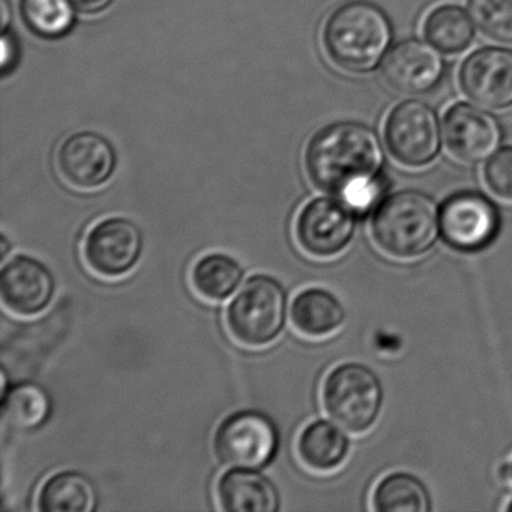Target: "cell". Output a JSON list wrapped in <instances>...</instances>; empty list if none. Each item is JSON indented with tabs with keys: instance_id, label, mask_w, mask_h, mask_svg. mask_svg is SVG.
<instances>
[{
	"instance_id": "cell-15",
	"label": "cell",
	"mask_w": 512,
	"mask_h": 512,
	"mask_svg": "<svg viewBox=\"0 0 512 512\" xmlns=\"http://www.w3.org/2000/svg\"><path fill=\"white\" fill-rule=\"evenodd\" d=\"M443 70L436 47L416 40L397 44L383 62V76L389 88L404 95L425 94L436 88Z\"/></svg>"
},
{
	"instance_id": "cell-18",
	"label": "cell",
	"mask_w": 512,
	"mask_h": 512,
	"mask_svg": "<svg viewBox=\"0 0 512 512\" xmlns=\"http://www.w3.org/2000/svg\"><path fill=\"white\" fill-rule=\"evenodd\" d=\"M343 430L337 422L332 424L326 419L310 422L296 442V451L304 466L320 473L338 469L350 452V440Z\"/></svg>"
},
{
	"instance_id": "cell-13",
	"label": "cell",
	"mask_w": 512,
	"mask_h": 512,
	"mask_svg": "<svg viewBox=\"0 0 512 512\" xmlns=\"http://www.w3.org/2000/svg\"><path fill=\"white\" fill-rule=\"evenodd\" d=\"M58 169L71 187L97 190L112 178L116 169V154L112 145L98 134H74L59 148Z\"/></svg>"
},
{
	"instance_id": "cell-9",
	"label": "cell",
	"mask_w": 512,
	"mask_h": 512,
	"mask_svg": "<svg viewBox=\"0 0 512 512\" xmlns=\"http://www.w3.org/2000/svg\"><path fill=\"white\" fill-rule=\"evenodd\" d=\"M385 142L392 157L403 166H427L440 149L436 113L421 101L398 104L386 119Z\"/></svg>"
},
{
	"instance_id": "cell-2",
	"label": "cell",
	"mask_w": 512,
	"mask_h": 512,
	"mask_svg": "<svg viewBox=\"0 0 512 512\" xmlns=\"http://www.w3.org/2000/svg\"><path fill=\"white\" fill-rule=\"evenodd\" d=\"M370 230L374 244L389 257L419 259L436 245L440 211L421 191H398L374 209Z\"/></svg>"
},
{
	"instance_id": "cell-12",
	"label": "cell",
	"mask_w": 512,
	"mask_h": 512,
	"mask_svg": "<svg viewBox=\"0 0 512 512\" xmlns=\"http://www.w3.org/2000/svg\"><path fill=\"white\" fill-rule=\"evenodd\" d=\"M443 140L464 163H481L496 152L502 131L493 116L470 104H454L443 116Z\"/></svg>"
},
{
	"instance_id": "cell-31",
	"label": "cell",
	"mask_w": 512,
	"mask_h": 512,
	"mask_svg": "<svg viewBox=\"0 0 512 512\" xmlns=\"http://www.w3.org/2000/svg\"><path fill=\"white\" fill-rule=\"evenodd\" d=\"M505 511H506V512H512V499H511V500H509V502H508V503H506Z\"/></svg>"
},
{
	"instance_id": "cell-16",
	"label": "cell",
	"mask_w": 512,
	"mask_h": 512,
	"mask_svg": "<svg viewBox=\"0 0 512 512\" xmlns=\"http://www.w3.org/2000/svg\"><path fill=\"white\" fill-rule=\"evenodd\" d=\"M221 509L227 512H277L280 493L269 476L257 469L232 467L217 482Z\"/></svg>"
},
{
	"instance_id": "cell-14",
	"label": "cell",
	"mask_w": 512,
	"mask_h": 512,
	"mask_svg": "<svg viewBox=\"0 0 512 512\" xmlns=\"http://www.w3.org/2000/svg\"><path fill=\"white\" fill-rule=\"evenodd\" d=\"M464 94L491 110L512 106V52L482 49L464 61L460 71Z\"/></svg>"
},
{
	"instance_id": "cell-11",
	"label": "cell",
	"mask_w": 512,
	"mask_h": 512,
	"mask_svg": "<svg viewBox=\"0 0 512 512\" xmlns=\"http://www.w3.org/2000/svg\"><path fill=\"white\" fill-rule=\"evenodd\" d=\"M56 281L49 266L32 256L11 257L0 272V298L11 313L34 317L55 298Z\"/></svg>"
},
{
	"instance_id": "cell-27",
	"label": "cell",
	"mask_w": 512,
	"mask_h": 512,
	"mask_svg": "<svg viewBox=\"0 0 512 512\" xmlns=\"http://www.w3.org/2000/svg\"><path fill=\"white\" fill-rule=\"evenodd\" d=\"M74 8L85 14H97L106 10L113 0H70Z\"/></svg>"
},
{
	"instance_id": "cell-6",
	"label": "cell",
	"mask_w": 512,
	"mask_h": 512,
	"mask_svg": "<svg viewBox=\"0 0 512 512\" xmlns=\"http://www.w3.org/2000/svg\"><path fill=\"white\" fill-rule=\"evenodd\" d=\"M278 430L259 410H238L224 418L214 434L215 455L230 467L262 469L278 451Z\"/></svg>"
},
{
	"instance_id": "cell-10",
	"label": "cell",
	"mask_w": 512,
	"mask_h": 512,
	"mask_svg": "<svg viewBox=\"0 0 512 512\" xmlns=\"http://www.w3.org/2000/svg\"><path fill=\"white\" fill-rule=\"evenodd\" d=\"M143 248L145 236L134 221L110 217L89 230L83 256L89 269L100 277L121 278L136 268Z\"/></svg>"
},
{
	"instance_id": "cell-29",
	"label": "cell",
	"mask_w": 512,
	"mask_h": 512,
	"mask_svg": "<svg viewBox=\"0 0 512 512\" xmlns=\"http://www.w3.org/2000/svg\"><path fill=\"white\" fill-rule=\"evenodd\" d=\"M499 478L502 481H512L511 463H502L499 467Z\"/></svg>"
},
{
	"instance_id": "cell-1",
	"label": "cell",
	"mask_w": 512,
	"mask_h": 512,
	"mask_svg": "<svg viewBox=\"0 0 512 512\" xmlns=\"http://www.w3.org/2000/svg\"><path fill=\"white\" fill-rule=\"evenodd\" d=\"M383 151L376 133L359 124L320 130L305 149V169L323 193L346 202L359 218L382 199Z\"/></svg>"
},
{
	"instance_id": "cell-5",
	"label": "cell",
	"mask_w": 512,
	"mask_h": 512,
	"mask_svg": "<svg viewBox=\"0 0 512 512\" xmlns=\"http://www.w3.org/2000/svg\"><path fill=\"white\" fill-rule=\"evenodd\" d=\"M383 397L377 374L359 362L332 368L322 386V403L329 418L353 434L373 428L382 412Z\"/></svg>"
},
{
	"instance_id": "cell-24",
	"label": "cell",
	"mask_w": 512,
	"mask_h": 512,
	"mask_svg": "<svg viewBox=\"0 0 512 512\" xmlns=\"http://www.w3.org/2000/svg\"><path fill=\"white\" fill-rule=\"evenodd\" d=\"M22 14L26 26L46 40L64 37L74 25L70 0H23Z\"/></svg>"
},
{
	"instance_id": "cell-8",
	"label": "cell",
	"mask_w": 512,
	"mask_h": 512,
	"mask_svg": "<svg viewBox=\"0 0 512 512\" xmlns=\"http://www.w3.org/2000/svg\"><path fill=\"white\" fill-rule=\"evenodd\" d=\"M358 220L356 212L338 197H317L305 203L296 217V241L308 256L332 259L347 250Z\"/></svg>"
},
{
	"instance_id": "cell-20",
	"label": "cell",
	"mask_w": 512,
	"mask_h": 512,
	"mask_svg": "<svg viewBox=\"0 0 512 512\" xmlns=\"http://www.w3.org/2000/svg\"><path fill=\"white\" fill-rule=\"evenodd\" d=\"M242 278L241 263L224 253L205 254L191 269V284L206 301H226L241 286Z\"/></svg>"
},
{
	"instance_id": "cell-4",
	"label": "cell",
	"mask_w": 512,
	"mask_h": 512,
	"mask_svg": "<svg viewBox=\"0 0 512 512\" xmlns=\"http://www.w3.org/2000/svg\"><path fill=\"white\" fill-rule=\"evenodd\" d=\"M286 320V289L266 274L251 275L226 310L230 335L247 347H265L277 340Z\"/></svg>"
},
{
	"instance_id": "cell-23",
	"label": "cell",
	"mask_w": 512,
	"mask_h": 512,
	"mask_svg": "<svg viewBox=\"0 0 512 512\" xmlns=\"http://www.w3.org/2000/svg\"><path fill=\"white\" fill-rule=\"evenodd\" d=\"M52 401L49 394L35 383L11 386L2 400L5 425L16 431L35 430L49 419Z\"/></svg>"
},
{
	"instance_id": "cell-22",
	"label": "cell",
	"mask_w": 512,
	"mask_h": 512,
	"mask_svg": "<svg viewBox=\"0 0 512 512\" xmlns=\"http://www.w3.org/2000/svg\"><path fill=\"white\" fill-rule=\"evenodd\" d=\"M472 20L457 5H440L425 19V40L445 55H457L472 44L475 37Z\"/></svg>"
},
{
	"instance_id": "cell-25",
	"label": "cell",
	"mask_w": 512,
	"mask_h": 512,
	"mask_svg": "<svg viewBox=\"0 0 512 512\" xmlns=\"http://www.w3.org/2000/svg\"><path fill=\"white\" fill-rule=\"evenodd\" d=\"M469 13L482 34L512 43V0H469Z\"/></svg>"
},
{
	"instance_id": "cell-7",
	"label": "cell",
	"mask_w": 512,
	"mask_h": 512,
	"mask_svg": "<svg viewBox=\"0 0 512 512\" xmlns=\"http://www.w3.org/2000/svg\"><path fill=\"white\" fill-rule=\"evenodd\" d=\"M502 215L493 200L476 191L452 194L440 208V235L452 250L475 254L494 244Z\"/></svg>"
},
{
	"instance_id": "cell-30",
	"label": "cell",
	"mask_w": 512,
	"mask_h": 512,
	"mask_svg": "<svg viewBox=\"0 0 512 512\" xmlns=\"http://www.w3.org/2000/svg\"><path fill=\"white\" fill-rule=\"evenodd\" d=\"M8 25V4L7 0H2V29H7Z\"/></svg>"
},
{
	"instance_id": "cell-28",
	"label": "cell",
	"mask_w": 512,
	"mask_h": 512,
	"mask_svg": "<svg viewBox=\"0 0 512 512\" xmlns=\"http://www.w3.org/2000/svg\"><path fill=\"white\" fill-rule=\"evenodd\" d=\"M2 68L4 71H7L8 68L13 64L14 59H16V44L11 38H8V35H4V40H2Z\"/></svg>"
},
{
	"instance_id": "cell-21",
	"label": "cell",
	"mask_w": 512,
	"mask_h": 512,
	"mask_svg": "<svg viewBox=\"0 0 512 512\" xmlns=\"http://www.w3.org/2000/svg\"><path fill=\"white\" fill-rule=\"evenodd\" d=\"M373 509L377 512H430L433 503L421 479L412 473L394 472L377 482Z\"/></svg>"
},
{
	"instance_id": "cell-32",
	"label": "cell",
	"mask_w": 512,
	"mask_h": 512,
	"mask_svg": "<svg viewBox=\"0 0 512 512\" xmlns=\"http://www.w3.org/2000/svg\"><path fill=\"white\" fill-rule=\"evenodd\" d=\"M511 469H512V461H511Z\"/></svg>"
},
{
	"instance_id": "cell-19",
	"label": "cell",
	"mask_w": 512,
	"mask_h": 512,
	"mask_svg": "<svg viewBox=\"0 0 512 512\" xmlns=\"http://www.w3.org/2000/svg\"><path fill=\"white\" fill-rule=\"evenodd\" d=\"M97 488L85 473L62 470L50 476L38 493V511L92 512L97 508Z\"/></svg>"
},
{
	"instance_id": "cell-17",
	"label": "cell",
	"mask_w": 512,
	"mask_h": 512,
	"mask_svg": "<svg viewBox=\"0 0 512 512\" xmlns=\"http://www.w3.org/2000/svg\"><path fill=\"white\" fill-rule=\"evenodd\" d=\"M290 320L299 334L323 338L344 325L346 310L334 293L322 287H308L293 298Z\"/></svg>"
},
{
	"instance_id": "cell-3",
	"label": "cell",
	"mask_w": 512,
	"mask_h": 512,
	"mask_svg": "<svg viewBox=\"0 0 512 512\" xmlns=\"http://www.w3.org/2000/svg\"><path fill=\"white\" fill-rule=\"evenodd\" d=\"M388 17L376 5L352 0L326 20L323 46L329 59L350 73H368L382 61L391 46Z\"/></svg>"
},
{
	"instance_id": "cell-26",
	"label": "cell",
	"mask_w": 512,
	"mask_h": 512,
	"mask_svg": "<svg viewBox=\"0 0 512 512\" xmlns=\"http://www.w3.org/2000/svg\"><path fill=\"white\" fill-rule=\"evenodd\" d=\"M484 181L494 196L512 202V148H503L488 158Z\"/></svg>"
}]
</instances>
